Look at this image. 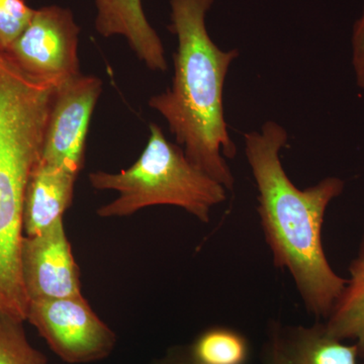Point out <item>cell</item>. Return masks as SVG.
<instances>
[{"label": "cell", "instance_id": "cell-1", "mask_svg": "<svg viewBox=\"0 0 364 364\" xmlns=\"http://www.w3.org/2000/svg\"><path fill=\"white\" fill-rule=\"evenodd\" d=\"M287 136L286 129L273 121L265 122L259 132L244 135L258 189V213L274 264L291 273L309 311L329 317L347 280L328 262L322 227L326 210L341 195L344 182L327 177L304 191L296 188L279 158Z\"/></svg>", "mask_w": 364, "mask_h": 364}, {"label": "cell", "instance_id": "cell-2", "mask_svg": "<svg viewBox=\"0 0 364 364\" xmlns=\"http://www.w3.org/2000/svg\"><path fill=\"white\" fill-rule=\"evenodd\" d=\"M214 0H170V32L176 36L171 87L149 100L176 136L189 161L233 188L235 179L226 157L237 148L228 132L223 91L230 66L239 51H224L208 35L205 16Z\"/></svg>", "mask_w": 364, "mask_h": 364}, {"label": "cell", "instance_id": "cell-3", "mask_svg": "<svg viewBox=\"0 0 364 364\" xmlns=\"http://www.w3.org/2000/svg\"><path fill=\"white\" fill-rule=\"evenodd\" d=\"M97 191H114L117 198L98 208L100 218L128 217L153 205L183 208L200 222H210L212 208L225 202L227 189L189 161L181 146L169 142L162 129L150 124V136L140 157L117 173L93 171Z\"/></svg>", "mask_w": 364, "mask_h": 364}, {"label": "cell", "instance_id": "cell-4", "mask_svg": "<svg viewBox=\"0 0 364 364\" xmlns=\"http://www.w3.org/2000/svg\"><path fill=\"white\" fill-rule=\"evenodd\" d=\"M26 321L66 363L102 360L111 355L116 346V334L82 294L30 301Z\"/></svg>", "mask_w": 364, "mask_h": 364}, {"label": "cell", "instance_id": "cell-5", "mask_svg": "<svg viewBox=\"0 0 364 364\" xmlns=\"http://www.w3.org/2000/svg\"><path fill=\"white\" fill-rule=\"evenodd\" d=\"M79 33L70 9L43 6L36 9L26 30L6 52L31 75L58 86L81 74Z\"/></svg>", "mask_w": 364, "mask_h": 364}, {"label": "cell", "instance_id": "cell-6", "mask_svg": "<svg viewBox=\"0 0 364 364\" xmlns=\"http://www.w3.org/2000/svg\"><path fill=\"white\" fill-rule=\"evenodd\" d=\"M102 91V79L82 73L57 86L41 161L78 176L85 164L91 117Z\"/></svg>", "mask_w": 364, "mask_h": 364}, {"label": "cell", "instance_id": "cell-7", "mask_svg": "<svg viewBox=\"0 0 364 364\" xmlns=\"http://www.w3.org/2000/svg\"><path fill=\"white\" fill-rule=\"evenodd\" d=\"M21 269L28 301L80 296V272L72 252L64 220L36 236H25Z\"/></svg>", "mask_w": 364, "mask_h": 364}, {"label": "cell", "instance_id": "cell-8", "mask_svg": "<svg viewBox=\"0 0 364 364\" xmlns=\"http://www.w3.org/2000/svg\"><path fill=\"white\" fill-rule=\"evenodd\" d=\"M95 30L105 38H124L138 59L150 70L166 72L164 46L150 25L142 0H95Z\"/></svg>", "mask_w": 364, "mask_h": 364}, {"label": "cell", "instance_id": "cell-9", "mask_svg": "<svg viewBox=\"0 0 364 364\" xmlns=\"http://www.w3.org/2000/svg\"><path fill=\"white\" fill-rule=\"evenodd\" d=\"M77 176L41 161L33 170L23 200V229L25 236H36L64 220L73 202Z\"/></svg>", "mask_w": 364, "mask_h": 364}, {"label": "cell", "instance_id": "cell-10", "mask_svg": "<svg viewBox=\"0 0 364 364\" xmlns=\"http://www.w3.org/2000/svg\"><path fill=\"white\" fill-rule=\"evenodd\" d=\"M282 341L289 364H358L356 344L342 343L325 326L298 328L287 338L282 336Z\"/></svg>", "mask_w": 364, "mask_h": 364}, {"label": "cell", "instance_id": "cell-11", "mask_svg": "<svg viewBox=\"0 0 364 364\" xmlns=\"http://www.w3.org/2000/svg\"><path fill=\"white\" fill-rule=\"evenodd\" d=\"M343 293L335 304L326 331L339 340H356L359 356L364 358V264L352 262Z\"/></svg>", "mask_w": 364, "mask_h": 364}, {"label": "cell", "instance_id": "cell-12", "mask_svg": "<svg viewBox=\"0 0 364 364\" xmlns=\"http://www.w3.org/2000/svg\"><path fill=\"white\" fill-rule=\"evenodd\" d=\"M249 356L247 340L227 328H213L200 335L191 348L196 364H245Z\"/></svg>", "mask_w": 364, "mask_h": 364}, {"label": "cell", "instance_id": "cell-13", "mask_svg": "<svg viewBox=\"0 0 364 364\" xmlns=\"http://www.w3.org/2000/svg\"><path fill=\"white\" fill-rule=\"evenodd\" d=\"M0 364H49L26 337L23 321L0 312Z\"/></svg>", "mask_w": 364, "mask_h": 364}, {"label": "cell", "instance_id": "cell-14", "mask_svg": "<svg viewBox=\"0 0 364 364\" xmlns=\"http://www.w3.org/2000/svg\"><path fill=\"white\" fill-rule=\"evenodd\" d=\"M36 9L26 0H0V48L6 51L32 20Z\"/></svg>", "mask_w": 364, "mask_h": 364}, {"label": "cell", "instance_id": "cell-15", "mask_svg": "<svg viewBox=\"0 0 364 364\" xmlns=\"http://www.w3.org/2000/svg\"><path fill=\"white\" fill-rule=\"evenodd\" d=\"M352 64L356 82L364 92V6L363 13L355 21L352 33Z\"/></svg>", "mask_w": 364, "mask_h": 364}, {"label": "cell", "instance_id": "cell-16", "mask_svg": "<svg viewBox=\"0 0 364 364\" xmlns=\"http://www.w3.org/2000/svg\"><path fill=\"white\" fill-rule=\"evenodd\" d=\"M264 364H289L284 351L282 335L279 331L272 334L265 354Z\"/></svg>", "mask_w": 364, "mask_h": 364}, {"label": "cell", "instance_id": "cell-17", "mask_svg": "<svg viewBox=\"0 0 364 364\" xmlns=\"http://www.w3.org/2000/svg\"><path fill=\"white\" fill-rule=\"evenodd\" d=\"M159 364H196L191 360V359H188V360H178V359H167V360L163 361V363Z\"/></svg>", "mask_w": 364, "mask_h": 364}, {"label": "cell", "instance_id": "cell-18", "mask_svg": "<svg viewBox=\"0 0 364 364\" xmlns=\"http://www.w3.org/2000/svg\"><path fill=\"white\" fill-rule=\"evenodd\" d=\"M354 263H358V264H364V241L363 243V247H361L360 253H359V256L358 259L353 261Z\"/></svg>", "mask_w": 364, "mask_h": 364}]
</instances>
